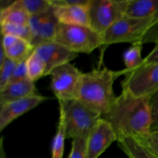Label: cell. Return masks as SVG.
I'll use <instances>...</instances> for the list:
<instances>
[{
	"mask_svg": "<svg viewBox=\"0 0 158 158\" xmlns=\"http://www.w3.org/2000/svg\"><path fill=\"white\" fill-rule=\"evenodd\" d=\"M102 118L109 122L117 136L138 139L151 131L152 124L150 97H137L125 89Z\"/></svg>",
	"mask_w": 158,
	"mask_h": 158,
	"instance_id": "cell-1",
	"label": "cell"
},
{
	"mask_svg": "<svg viewBox=\"0 0 158 158\" xmlns=\"http://www.w3.org/2000/svg\"><path fill=\"white\" fill-rule=\"evenodd\" d=\"M127 73L129 71L127 69L114 71L106 67L83 73L77 85L75 99L102 117L108 112L117 99L114 91V81Z\"/></svg>",
	"mask_w": 158,
	"mask_h": 158,
	"instance_id": "cell-2",
	"label": "cell"
},
{
	"mask_svg": "<svg viewBox=\"0 0 158 158\" xmlns=\"http://www.w3.org/2000/svg\"><path fill=\"white\" fill-rule=\"evenodd\" d=\"M59 103L60 112L64 118L66 138L88 137L102 117L77 99Z\"/></svg>",
	"mask_w": 158,
	"mask_h": 158,
	"instance_id": "cell-3",
	"label": "cell"
},
{
	"mask_svg": "<svg viewBox=\"0 0 158 158\" xmlns=\"http://www.w3.org/2000/svg\"><path fill=\"white\" fill-rule=\"evenodd\" d=\"M54 42L77 54H89L103 46L102 36L90 26L60 23Z\"/></svg>",
	"mask_w": 158,
	"mask_h": 158,
	"instance_id": "cell-4",
	"label": "cell"
},
{
	"mask_svg": "<svg viewBox=\"0 0 158 158\" xmlns=\"http://www.w3.org/2000/svg\"><path fill=\"white\" fill-rule=\"evenodd\" d=\"M156 23L154 19L134 18L125 15L106 31L103 38V46L115 43H134L141 41L148 29Z\"/></svg>",
	"mask_w": 158,
	"mask_h": 158,
	"instance_id": "cell-5",
	"label": "cell"
},
{
	"mask_svg": "<svg viewBox=\"0 0 158 158\" xmlns=\"http://www.w3.org/2000/svg\"><path fill=\"white\" fill-rule=\"evenodd\" d=\"M129 0H90L89 26L103 36L114 23L126 15Z\"/></svg>",
	"mask_w": 158,
	"mask_h": 158,
	"instance_id": "cell-6",
	"label": "cell"
},
{
	"mask_svg": "<svg viewBox=\"0 0 158 158\" xmlns=\"http://www.w3.org/2000/svg\"><path fill=\"white\" fill-rule=\"evenodd\" d=\"M122 89L137 97H150L158 90V63H142L124 75Z\"/></svg>",
	"mask_w": 158,
	"mask_h": 158,
	"instance_id": "cell-7",
	"label": "cell"
},
{
	"mask_svg": "<svg viewBox=\"0 0 158 158\" xmlns=\"http://www.w3.org/2000/svg\"><path fill=\"white\" fill-rule=\"evenodd\" d=\"M83 73L71 63L54 68L49 73L50 89L59 102L75 99L77 85Z\"/></svg>",
	"mask_w": 158,
	"mask_h": 158,
	"instance_id": "cell-8",
	"label": "cell"
},
{
	"mask_svg": "<svg viewBox=\"0 0 158 158\" xmlns=\"http://www.w3.org/2000/svg\"><path fill=\"white\" fill-rule=\"evenodd\" d=\"M115 141V131L109 122L101 117L87 137L86 158H98Z\"/></svg>",
	"mask_w": 158,
	"mask_h": 158,
	"instance_id": "cell-9",
	"label": "cell"
},
{
	"mask_svg": "<svg viewBox=\"0 0 158 158\" xmlns=\"http://www.w3.org/2000/svg\"><path fill=\"white\" fill-rule=\"evenodd\" d=\"M59 25L60 22L54 13L52 6L46 13L31 16L29 27L32 32V46L35 48L42 43L54 41Z\"/></svg>",
	"mask_w": 158,
	"mask_h": 158,
	"instance_id": "cell-10",
	"label": "cell"
},
{
	"mask_svg": "<svg viewBox=\"0 0 158 158\" xmlns=\"http://www.w3.org/2000/svg\"><path fill=\"white\" fill-rule=\"evenodd\" d=\"M34 51L46 64V76L49 75L54 68L70 63L78 56L77 53L54 41L42 43L35 46Z\"/></svg>",
	"mask_w": 158,
	"mask_h": 158,
	"instance_id": "cell-11",
	"label": "cell"
},
{
	"mask_svg": "<svg viewBox=\"0 0 158 158\" xmlns=\"http://www.w3.org/2000/svg\"><path fill=\"white\" fill-rule=\"evenodd\" d=\"M48 99V97L36 94L0 106V131H2L18 117L37 107Z\"/></svg>",
	"mask_w": 158,
	"mask_h": 158,
	"instance_id": "cell-12",
	"label": "cell"
},
{
	"mask_svg": "<svg viewBox=\"0 0 158 158\" xmlns=\"http://www.w3.org/2000/svg\"><path fill=\"white\" fill-rule=\"evenodd\" d=\"M89 3L88 5L52 7L54 13L60 23L89 26Z\"/></svg>",
	"mask_w": 158,
	"mask_h": 158,
	"instance_id": "cell-13",
	"label": "cell"
},
{
	"mask_svg": "<svg viewBox=\"0 0 158 158\" xmlns=\"http://www.w3.org/2000/svg\"><path fill=\"white\" fill-rule=\"evenodd\" d=\"M36 94L35 83L30 79L9 83L4 89L0 90V106Z\"/></svg>",
	"mask_w": 158,
	"mask_h": 158,
	"instance_id": "cell-14",
	"label": "cell"
},
{
	"mask_svg": "<svg viewBox=\"0 0 158 158\" xmlns=\"http://www.w3.org/2000/svg\"><path fill=\"white\" fill-rule=\"evenodd\" d=\"M127 16L151 18L158 22V0H129Z\"/></svg>",
	"mask_w": 158,
	"mask_h": 158,
	"instance_id": "cell-15",
	"label": "cell"
},
{
	"mask_svg": "<svg viewBox=\"0 0 158 158\" xmlns=\"http://www.w3.org/2000/svg\"><path fill=\"white\" fill-rule=\"evenodd\" d=\"M30 17L21 0H15L10 7L0 12V24L29 26Z\"/></svg>",
	"mask_w": 158,
	"mask_h": 158,
	"instance_id": "cell-16",
	"label": "cell"
},
{
	"mask_svg": "<svg viewBox=\"0 0 158 158\" xmlns=\"http://www.w3.org/2000/svg\"><path fill=\"white\" fill-rule=\"evenodd\" d=\"M117 144L128 158H158L141 143L133 137H121Z\"/></svg>",
	"mask_w": 158,
	"mask_h": 158,
	"instance_id": "cell-17",
	"label": "cell"
},
{
	"mask_svg": "<svg viewBox=\"0 0 158 158\" xmlns=\"http://www.w3.org/2000/svg\"><path fill=\"white\" fill-rule=\"evenodd\" d=\"M33 49L34 47L29 42L23 39L16 38L14 43L10 46L4 49V50L7 58L16 63H20L27 60Z\"/></svg>",
	"mask_w": 158,
	"mask_h": 158,
	"instance_id": "cell-18",
	"label": "cell"
},
{
	"mask_svg": "<svg viewBox=\"0 0 158 158\" xmlns=\"http://www.w3.org/2000/svg\"><path fill=\"white\" fill-rule=\"evenodd\" d=\"M66 139V131H65V123L63 115L60 112L59 123L57 126V131L54 136L51 146V154L52 158H63L64 154L65 140Z\"/></svg>",
	"mask_w": 158,
	"mask_h": 158,
	"instance_id": "cell-19",
	"label": "cell"
},
{
	"mask_svg": "<svg viewBox=\"0 0 158 158\" xmlns=\"http://www.w3.org/2000/svg\"><path fill=\"white\" fill-rule=\"evenodd\" d=\"M143 43L141 41L134 43L123 53V61L126 68L129 72L134 70L143 63V59L141 56Z\"/></svg>",
	"mask_w": 158,
	"mask_h": 158,
	"instance_id": "cell-20",
	"label": "cell"
},
{
	"mask_svg": "<svg viewBox=\"0 0 158 158\" xmlns=\"http://www.w3.org/2000/svg\"><path fill=\"white\" fill-rule=\"evenodd\" d=\"M26 66L28 77L34 83L46 76V64L43 60L37 55L34 49L26 60Z\"/></svg>",
	"mask_w": 158,
	"mask_h": 158,
	"instance_id": "cell-21",
	"label": "cell"
},
{
	"mask_svg": "<svg viewBox=\"0 0 158 158\" xmlns=\"http://www.w3.org/2000/svg\"><path fill=\"white\" fill-rule=\"evenodd\" d=\"M2 35H11L23 39L31 43L32 32L29 26H18L12 24H1Z\"/></svg>",
	"mask_w": 158,
	"mask_h": 158,
	"instance_id": "cell-22",
	"label": "cell"
},
{
	"mask_svg": "<svg viewBox=\"0 0 158 158\" xmlns=\"http://www.w3.org/2000/svg\"><path fill=\"white\" fill-rule=\"evenodd\" d=\"M21 2L30 16L46 13L52 7L50 0H21Z\"/></svg>",
	"mask_w": 158,
	"mask_h": 158,
	"instance_id": "cell-23",
	"label": "cell"
},
{
	"mask_svg": "<svg viewBox=\"0 0 158 158\" xmlns=\"http://www.w3.org/2000/svg\"><path fill=\"white\" fill-rule=\"evenodd\" d=\"M17 64L18 63L9 58H6L0 64V90L4 89L9 83Z\"/></svg>",
	"mask_w": 158,
	"mask_h": 158,
	"instance_id": "cell-24",
	"label": "cell"
},
{
	"mask_svg": "<svg viewBox=\"0 0 158 158\" xmlns=\"http://www.w3.org/2000/svg\"><path fill=\"white\" fill-rule=\"evenodd\" d=\"M86 141L87 137H78L73 139L72 148L69 158H86Z\"/></svg>",
	"mask_w": 158,
	"mask_h": 158,
	"instance_id": "cell-25",
	"label": "cell"
},
{
	"mask_svg": "<svg viewBox=\"0 0 158 158\" xmlns=\"http://www.w3.org/2000/svg\"><path fill=\"white\" fill-rule=\"evenodd\" d=\"M136 140L158 157V131H150L148 134Z\"/></svg>",
	"mask_w": 158,
	"mask_h": 158,
	"instance_id": "cell-26",
	"label": "cell"
},
{
	"mask_svg": "<svg viewBox=\"0 0 158 158\" xmlns=\"http://www.w3.org/2000/svg\"><path fill=\"white\" fill-rule=\"evenodd\" d=\"M151 114H152V124L151 131H158V90L156 91L150 98Z\"/></svg>",
	"mask_w": 158,
	"mask_h": 158,
	"instance_id": "cell-27",
	"label": "cell"
},
{
	"mask_svg": "<svg viewBox=\"0 0 158 158\" xmlns=\"http://www.w3.org/2000/svg\"><path fill=\"white\" fill-rule=\"evenodd\" d=\"M29 79L28 77L27 66H26V60L18 63L15 70H14L12 77L11 78L9 83H15V82L22 81V80Z\"/></svg>",
	"mask_w": 158,
	"mask_h": 158,
	"instance_id": "cell-28",
	"label": "cell"
},
{
	"mask_svg": "<svg viewBox=\"0 0 158 158\" xmlns=\"http://www.w3.org/2000/svg\"><path fill=\"white\" fill-rule=\"evenodd\" d=\"M142 43H158V22L154 23L147 32L141 40Z\"/></svg>",
	"mask_w": 158,
	"mask_h": 158,
	"instance_id": "cell-29",
	"label": "cell"
},
{
	"mask_svg": "<svg viewBox=\"0 0 158 158\" xmlns=\"http://www.w3.org/2000/svg\"><path fill=\"white\" fill-rule=\"evenodd\" d=\"M51 4L54 7L59 6H71L79 5H88L90 0H50Z\"/></svg>",
	"mask_w": 158,
	"mask_h": 158,
	"instance_id": "cell-30",
	"label": "cell"
},
{
	"mask_svg": "<svg viewBox=\"0 0 158 158\" xmlns=\"http://www.w3.org/2000/svg\"><path fill=\"white\" fill-rule=\"evenodd\" d=\"M158 63V43L155 44L153 50L143 58V63Z\"/></svg>",
	"mask_w": 158,
	"mask_h": 158,
	"instance_id": "cell-31",
	"label": "cell"
},
{
	"mask_svg": "<svg viewBox=\"0 0 158 158\" xmlns=\"http://www.w3.org/2000/svg\"><path fill=\"white\" fill-rule=\"evenodd\" d=\"M0 142H1L0 143V158H7L6 151L4 150V147H3V137H2Z\"/></svg>",
	"mask_w": 158,
	"mask_h": 158,
	"instance_id": "cell-32",
	"label": "cell"
},
{
	"mask_svg": "<svg viewBox=\"0 0 158 158\" xmlns=\"http://www.w3.org/2000/svg\"><path fill=\"white\" fill-rule=\"evenodd\" d=\"M67 158H69V157H67Z\"/></svg>",
	"mask_w": 158,
	"mask_h": 158,
	"instance_id": "cell-33",
	"label": "cell"
}]
</instances>
